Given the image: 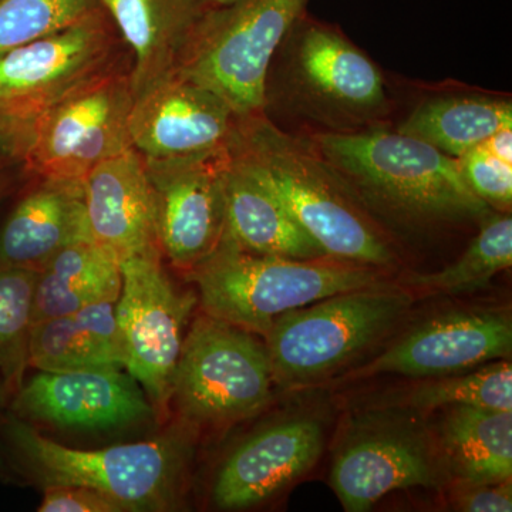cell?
I'll return each mask as SVG.
<instances>
[{
  "instance_id": "cell-1",
  "label": "cell",
  "mask_w": 512,
  "mask_h": 512,
  "mask_svg": "<svg viewBox=\"0 0 512 512\" xmlns=\"http://www.w3.org/2000/svg\"><path fill=\"white\" fill-rule=\"evenodd\" d=\"M329 258L382 268L394 254L365 207L313 141L279 130L264 113L242 117L227 146Z\"/></svg>"
},
{
  "instance_id": "cell-2",
  "label": "cell",
  "mask_w": 512,
  "mask_h": 512,
  "mask_svg": "<svg viewBox=\"0 0 512 512\" xmlns=\"http://www.w3.org/2000/svg\"><path fill=\"white\" fill-rule=\"evenodd\" d=\"M312 141L363 207L403 224L481 221L491 212L457 158L417 138L372 127L323 131Z\"/></svg>"
},
{
  "instance_id": "cell-3",
  "label": "cell",
  "mask_w": 512,
  "mask_h": 512,
  "mask_svg": "<svg viewBox=\"0 0 512 512\" xmlns=\"http://www.w3.org/2000/svg\"><path fill=\"white\" fill-rule=\"evenodd\" d=\"M188 278L198 286L205 315L262 336L285 313L383 284L373 266L335 258L252 254L238 247L228 232L217 251Z\"/></svg>"
},
{
  "instance_id": "cell-4",
  "label": "cell",
  "mask_w": 512,
  "mask_h": 512,
  "mask_svg": "<svg viewBox=\"0 0 512 512\" xmlns=\"http://www.w3.org/2000/svg\"><path fill=\"white\" fill-rule=\"evenodd\" d=\"M311 0H232L211 5L174 72L220 96L235 116L264 113L268 72Z\"/></svg>"
},
{
  "instance_id": "cell-5",
  "label": "cell",
  "mask_w": 512,
  "mask_h": 512,
  "mask_svg": "<svg viewBox=\"0 0 512 512\" xmlns=\"http://www.w3.org/2000/svg\"><path fill=\"white\" fill-rule=\"evenodd\" d=\"M412 302L404 289L380 284L279 316L265 335L274 383L295 389L332 375L386 335Z\"/></svg>"
},
{
  "instance_id": "cell-6",
  "label": "cell",
  "mask_w": 512,
  "mask_h": 512,
  "mask_svg": "<svg viewBox=\"0 0 512 512\" xmlns=\"http://www.w3.org/2000/svg\"><path fill=\"white\" fill-rule=\"evenodd\" d=\"M9 434L45 485L93 488L126 512L167 510L177 500L188 454L178 437L79 450L47 439L19 419L10 420Z\"/></svg>"
},
{
  "instance_id": "cell-7",
  "label": "cell",
  "mask_w": 512,
  "mask_h": 512,
  "mask_svg": "<svg viewBox=\"0 0 512 512\" xmlns=\"http://www.w3.org/2000/svg\"><path fill=\"white\" fill-rule=\"evenodd\" d=\"M272 384L268 350L254 333L204 313L184 338L170 403L188 426L225 427L262 412Z\"/></svg>"
},
{
  "instance_id": "cell-8",
  "label": "cell",
  "mask_w": 512,
  "mask_h": 512,
  "mask_svg": "<svg viewBox=\"0 0 512 512\" xmlns=\"http://www.w3.org/2000/svg\"><path fill=\"white\" fill-rule=\"evenodd\" d=\"M133 103L130 74L104 70L33 121L23 161L40 178L83 181L96 165L133 148Z\"/></svg>"
},
{
  "instance_id": "cell-9",
  "label": "cell",
  "mask_w": 512,
  "mask_h": 512,
  "mask_svg": "<svg viewBox=\"0 0 512 512\" xmlns=\"http://www.w3.org/2000/svg\"><path fill=\"white\" fill-rule=\"evenodd\" d=\"M282 46L288 99L312 119L353 131L386 110L382 73L338 30L303 16Z\"/></svg>"
},
{
  "instance_id": "cell-10",
  "label": "cell",
  "mask_w": 512,
  "mask_h": 512,
  "mask_svg": "<svg viewBox=\"0 0 512 512\" xmlns=\"http://www.w3.org/2000/svg\"><path fill=\"white\" fill-rule=\"evenodd\" d=\"M160 251L120 262L121 292L116 320L126 349V370L140 383L154 412L170 404L184 329L198 298L181 292L161 265Z\"/></svg>"
},
{
  "instance_id": "cell-11",
  "label": "cell",
  "mask_w": 512,
  "mask_h": 512,
  "mask_svg": "<svg viewBox=\"0 0 512 512\" xmlns=\"http://www.w3.org/2000/svg\"><path fill=\"white\" fill-rule=\"evenodd\" d=\"M111 26L100 8L69 28L0 55V117L30 127L57 101L107 70Z\"/></svg>"
},
{
  "instance_id": "cell-12",
  "label": "cell",
  "mask_w": 512,
  "mask_h": 512,
  "mask_svg": "<svg viewBox=\"0 0 512 512\" xmlns=\"http://www.w3.org/2000/svg\"><path fill=\"white\" fill-rule=\"evenodd\" d=\"M439 484V464L426 433L416 421L394 414L355 424L330 471V485L348 512L372 510L393 491Z\"/></svg>"
},
{
  "instance_id": "cell-13",
  "label": "cell",
  "mask_w": 512,
  "mask_h": 512,
  "mask_svg": "<svg viewBox=\"0 0 512 512\" xmlns=\"http://www.w3.org/2000/svg\"><path fill=\"white\" fill-rule=\"evenodd\" d=\"M224 154L144 158L156 201L158 247L187 274L217 251L227 232Z\"/></svg>"
},
{
  "instance_id": "cell-14",
  "label": "cell",
  "mask_w": 512,
  "mask_h": 512,
  "mask_svg": "<svg viewBox=\"0 0 512 512\" xmlns=\"http://www.w3.org/2000/svg\"><path fill=\"white\" fill-rule=\"evenodd\" d=\"M237 121L220 96L171 72L134 97L128 133L150 160L212 156L225 151Z\"/></svg>"
},
{
  "instance_id": "cell-15",
  "label": "cell",
  "mask_w": 512,
  "mask_h": 512,
  "mask_svg": "<svg viewBox=\"0 0 512 512\" xmlns=\"http://www.w3.org/2000/svg\"><path fill=\"white\" fill-rule=\"evenodd\" d=\"M13 409L23 419L90 431L121 429L156 414L143 387L123 370L39 372L20 386Z\"/></svg>"
},
{
  "instance_id": "cell-16",
  "label": "cell",
  "mask_w": 512,
  "mask_h": 512,
  "mask_svg": "<svg viewBox=\"0 0 512 512\" xmlns=\"http://www.w3.org/2000/svg\"><path fill=\"white\" fill-rule=\"evenodd\" d=\"M512 323L498 312H451L407 333L359 376L443 377L510 359Z\"/></svg>"
},
{
  "instance_id": "cell-17",
  "label": "cell",
  "mask_w": 512,
  "mask_h": 512,
  "mask_svg": "<svg viewBox=\"0 0 512 512\" xmlns=\"http://www.w3.org/2000/svg\"><path fill=\"white\" fill-rule=\"evenodd\" d=\"M323 444V426L313 417H289L256 431L218 470L215 504L222 510H245L264 503L305 476Z\"/></svg>"
},
{
  "instance_id": "cell-18",
  "label": "cell",
  "mask_w": 512,
  "mask_h": 512,
  "mask_svg": "<svg viewBox=\"0 0 512 512\" xmlns=\"http://www.w3.org/2000/svg\"><path fill=\"white\" fill-rule=\"evenodd\" d=\"M83 187L90 234L100 247L120 262L160 251L153 187L138 151L130 148L96 165Z\"/></svg>"
},
{
  "instance_id": "cell-19",
  "label": "cell",
  "mask_w": 512,
  "mask_h": 512,
  "mask_svg": "<svg viewBox=\"0 0 512 512\" xmlns=\"http://www.w3.org/2000/svg\"><path fill=\"white\" fill-rule=\"evenodd\" d=\"M93 239L82 180L42 178L0 232V265L39 272L67 245Z\"/></svg>"
},
{
  "instance_id": "cell-20",
  "label": "cell",
  "mask_w": 512,
  "mask_h": 512,
  "mask_svg": "<svg viewBox=\"0 0 512 512\" xmlns=\"http://www.w3.org/2000/svg\"><path fill=\"white\" fill-rule=\"evenodd\" d=\"M208 0H101L111 22L134 53V97L177 67Z\"/></svg>"
},
{
  "instance_id": "cell-21",
  "label": "cell",
  "mask_w": 512,
  "mask_h": 512,
  "mask_svg": "<svg viewBox=\"0 0 512 512\" xmlns=\"http://www.w3.org/2000/svg\"><path fill=\"white\" fill-rule=\"evenodd\" d=\"M222 183L227 204V232L252 254L291 259L329 258L306 234L274 192L225 150Z\"/></svg>"
},
{
  "instance_id": "cell-22",
  "label": "cell",
  "mask_w": 512,
  "mask_h": 512,
  "mask_svg": "<svg viewBox=\"0 0 512 512\" xmlns=\"http://www.w3.org/2000/svg\"><path fill=\"white\" fill-rule=\"evenodd\" d=\"M126 365L114 302L84 306L30 329L29 366L39 372L126 370Z\"/></svg>"
},
{
  "instance_id": "cell-23",
  "label": "cell",
  "mask_w": 512,
  "mask_h": 512,
  "mask_svg": "<svg viewBox=\"0 0 512 512\" xmlns=\"http://www.w3.org/2000/svg\"><path fill=\"white\" fill-rule=\"evenodd\" d=\"M120 261L94 239H82L57 252L39 272L32 326L100 302H117Z\"/></svg>"
},
{
  "instance_id": "cell-24",
  "label": "cell",
  "mask_w": 512,
  "mask_h": 512,
  "mask_svg": "<svg viewBox=\"0 0 512 512\" xmlns=\"http://www.w3.org/2000/svg\"><path fill=\"white\" fill-rule=\"evenodd\" d=\"M441 446L463 485L497 484L512 477V412L450 407L441 423Z\"/></svg>"
},
{
  "instance_id": "cell-25",
  "label": "cell",
  "mask_w": 512,
  "mask_h": 512,
  "mask_svg": "<svg viewBox=\"0 0 512 512\" xmlns=\"http://www.w3.org/2000/svg\"><path fill=\"white\" fill-rule=\"evenodd\" d=\"M505 127H512L510 100L448 94L420 103L397 131L458 160Z\"/></svg>"
},
{
  "instance_id": "cell-26",
  "label": "cell",
  "mask_w": 512,
  "mask_h": 512,
  "mask_svg": "<svg viewBox=\"0 0 512 512\" xmlns=\"http://www.w3.org/2000/svg\"><path fill=\"white\" fill-rule=\"evenodd\" d=\"M511 265V217L505 212H490L480 221L477 237L454 264L433 274L412 275L406 284L424 292L460 295L485 288Z\"/></svg>"
},
{
  "instance_id": "cell-27",
  "label": "cell",
  "mask_w": 512,
  "mask_h": 512,
  "mask_svg": "<svg viewBox=\"0 0 512 512\" xmlns=\"http://www.w3.org/2000/svg\"><path fill=\"white\" fill-rule=\"evenodd\" d=\"M409 404L419 410L471 406L512 412L511 362H490L473 372L467 370L420 384L410 393Z\"/></svg>"
},
{
  "instance_id": "cell-28",
  "label": "cell",
  "mask_w": 512,
  "mask_h": 512,
  "mask_svg": "<svg viewBox=\"0 0 512 512\" xmlns=\"http://www.w3.org/2000/svg\"><path fill=\"white\" fill-rule=\"evenodd\" d=\"M37 272L0 265V370L20 389L29 366V336Z\"/></svg>"
},
{
  "instance_id": "cell-29",
  "label": "cell",
  "mask_w": 512,
  "mask_h": 512,
  "mask_svg": "<svg viewBox=\"0 0 512 512\" xmlns=\"http://www.w3.org/2000/svg\"><path fill=\"white\" fill-rule=\"evenodd\" d=\"M101 0H0V55L69 28Z\"/></svg>"
},
{
  "instance_id": "cell-30",
  "label": "cell",
  "mask_w": 512,
  "mask_h": 512,
  "mask_svg": "<svg viewBox=\"0 0 512 512\" xmlns=\"http://www.w3.org/2000/svg\"><path fill=\"white\" fill-rule=\"evenodd\" d=\"M461 174L471 191L495 210H510L512 202V165L498 160L478 146L458 158Z\"/></svg>"
},
{
  "instance_id": "cell-31",
  "label": "cell",
  "mask_w": 512,
  "mask_h": 512,
  "mask_svg": "<svg viewBox=\"0 0 512 512\" xmlns=\"http://www.w3.org/2000/svg\"><path fill=\"white\" fill-rule=\"evenodd\" d=\"M39 512H126L109 495L73 484L45 485Z\"/></svg>"
},
{
  "instance_id": "cell-32",
  "label": "cell",
  "mask_w": 512,
  "mask_h": 512,
  "mask_svg": "<svg viewBox=\"0 0 512 512\" xmlns=\"http://www.w3.org/2000/svg\"><path fill=\"white\" fill-rule=\"evenodd\" d=\"M457 508L467 512L512 511L511 480L497 484L464 485L457 495Z\"/></svg>"
},
{
  "instance_id": "cell-33",
  "label": "cell",
  "mask_w": 512,
  "mask_h": 512,
  "mask_svg": "<svg viewBox=\"0 0 512 512\" xmlns=\"http://www.w3.org/2000/svg\"><path fill=\"white\" fill-rule=\"evenodd\" d=\"M30 127L0 117V170L25 160Z\"/></svg>"
},
{
  "instance_id": "cell-34",
  "label": "cell",
  "mask_w": 512,
  "mask_h": 512,
  "mask_svg": "<svg viewBox=\"0 0 512 512\" xmlns=\"http://www.w3.org/2000/svg\"><path fill=\"white\" fill-rule=\"evenodd\" d=\"M481 147L491 156L512 165V127L501 128L487 138Z\"/></svg>"
},
{
  "instance_id": "cell-35",
  "label": "cell",
  "mask_w": 512,
  "mask_h": 512,
  "mask_svg": "<svg viewBox=\"0 0 512 512\" xmlns=\"http://www.w3.org/2000/svg\"><path fill=\"white\" fill-rule=\"evenodd\" d=\"M208 2H210L211 5H228L232 0H208Z\"/></svg>"
},
{
  "instance_id": "cell-36",
  "label": "cell",
  "mask_w": 512,
  "mask_h": 512,
  "mask_svg": "<svg viewBox=\"0 0 512 512\" xmlns=\"http://www.w3.org/2000/svg\"><path fill=\"white\" fill-rule=\"evenodd\" d=\"M0 466H2V460H0Z\"/></svg>"
}]
</instances>
